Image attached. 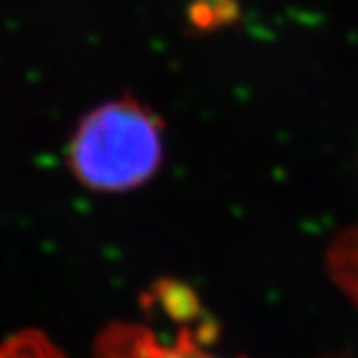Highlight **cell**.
<instances>
[{
    "mask_svg": "<svg viewBox=\"0 0 358 358\" xmlns=\"http://www.w3.org/2000/svg\"><path fill=\"white\" fill-rule=\"evenodd\" d=\"M164 162V126L134 98L94 108L74 129L68 164L96 192H128L150 181Z\"/></svg>",
    "mask_w": 358,
    "mask_h": 358,
    "instance_id": "cell-1",
    "label": "cell"
},
{
    "mask_svg": "<svg viewBox=\"0 0 358 358\" xmlns=\"http://www.w3.org/2000/svg\"><path fill=\"white\" fill-rule=\"evenodd\" d=\"M173 299L179 310L176 313L169 303V308L179 317V331L173 336L167 338L145 324L122 322L103 331L94 346V358H225L207 348L203 327L192 329L187 324V315H183V310L192 301V294L179 289Z\"/></svg>",
    "mask_w": 358,
    "mask_h": 358,
    "instance_id": "cell-2",
    "label": "cell"
},
{
    "mask_svg": "<svg viewBox=\"0 0 358 358\" xmlns=\"http://www.w3.org/2000/svg\"><path fill=\"white\" fill-rule=\"evenodd\" d=\"M329 267L333 277L358 305V227L346 231L329 253Z\"/></svg>",
    "mask_w": 358,
    "mask_h": 358,
    "instance_id": "cell-3",
    "label": "cell"
},
{
    "mask_svg": "<svg viewBox=\"0 0 358 358\" xmlns=\"http://www.w3.org/2000/svg\"><path fill=\"white\" fill-rule=\"evenodd\" d=\"M0 358H66L44 334L26 331L0 345Z\"/></svg>",
    "mask_w": 358,
    "mask_h": 358,
    "instance_id": "cell-4",
    "label": "cell"
}]
</instances>
